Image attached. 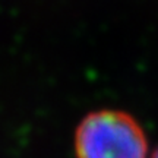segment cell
I'll return each instance as SVG.
<instances>
[{
	"mask_svg": "<svg viewBox=\"0 0 158 158\" xmlns=\"http://www.w3.org/2000/svg\"><path fill=\"white\" fill-rule=\"evenodd\" d=\"M76 158H147L148 139L141 123L122 110L88 113L75 130Z\"/></svg>",
	"mask_w": 158,
	"mask_h": 158,
	"instance_id": "obj_1",
	"label": "cell"
},
{
	"mask_svg": "<svg viewBox=\"0 0 158 158\" xmlns=\"http://www.w3.org/2000/svg\"><path fill=\"white\" fill-rule=\"evenodd\" d=\"M151 158H158V148L152 152V157H151Z\"/></svg>",
	"mask_w": 158,
	"mask_h": 158,
	"instance_id": "obj_2",
	"label": "cell"
}]
</instances>
